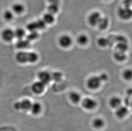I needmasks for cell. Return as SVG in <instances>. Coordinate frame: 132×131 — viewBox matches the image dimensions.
Returning a JSON list of instances; mask_svg holds the SVG:
<instances>
[{
    "mask_svg": "<svg viewBox=\"0 0 132 131\" xmlns=\"http://www.w3.org/2000/svg\"><path fill=\"white\" fill-rule=\"evenodd\" d=\"M15 59L19 63H32L37 61L38 55L34 52L21 51L16 54Z\"/></svg>",
    "mask_w": 132,
    "mask_h": 131,
    "instance_id": "6da1fadb",
    "label": "cell"
},
{
    "mask_svg": "<svg viewBox=\"0 0 132 131\" xmlns=\"http://www.w3.org/2000/svg\"><path fill=\"white\" fill-rule=\"evenodd\" d=\"M117 13L118 17L121 19L123 21H128L132 17V9L130 8L121 6L118 8Z\"/></svg>",
    "mask_w": 132,
    "mask_h": 131,
    "instance_id": "7a4b0ae2",
    "label": "cell"
},
{
    "mask_svg": "<svg viewBox=\"0 0 132 131\" xmlns=\"http://www.w3.org/2000/svg\"><path fill=\"white\" fill-rule=\"evenodd\" d=\"M102 16L100 12L98 11L93 12L90 14L88 17V24L92 27L97 26Z\"/></svg>",
    "mask_w": 132,
    "mask_h": 131,
    "instance_id": "3957f363",
    "label": "cell"
},
{
    "mask_svg": "<svg viewBox=\"0 0 132 131\" xmlns=\"http://www.w3.org/2000/svg\"><path fill=\"white\" fill-rule=\"evenodd\" d=\"M32 104L30 100L28 99H24L15 103L14 108L17 110L28 111L30 110Z\"/></svg>",
    "mask_w": 132,
    "mask_h": 131,
    "instance_id": "277c9868",
    "label": "cell"
},
{
    "mask_svg": "<svg viewBox=\"0 0 132 131\" xmlns=\"http://www.w3.org/2000/svg\"><path fill=\"white\" fill-rule=\"evenodd\" d=\"M58 42L60 46L63 48H67L70 46L72 43V39L69 35H63L59 38Z\"/></svg>",
    "mask_w": 132,
    "mask_h": 131,
    "instance_id": "5b68a950",
    "label": "cell"
},
{
    "mask_svg": "<svg viewBox=\"0 0 132 131\" xmlns=\"http://www.w3.org/2000/svg\"><path fill=\"white\" fill-rule=\"evenodd\" d=\"M1 36L5 41L10 42L15 38L14 31L10 28L5 29L2 31Z\"/></svg>",
    "mask_w": 132,
    "mask_h": 131,
    "instance_id": "8992f818",
    "label": "cell"
},
{
    "mask_svg": "<svg viewBox=\"0 0 132 131\" xmlns=\"http://www.w3.org/2000/svg\"><path fill=\"white\" fill-rule=\"evenodd\" d=\"M101 82L99 76H93L88 79L87 82V87L90 89H96L100 86Z\"/></svg>",
    "mask_w": 132,
    "mask_h": 131,
    "instance_id": "52a82bcc",
    "label": "cell"
},
{
    "mask_svg": "<svg viewBox=\"0 0 132 131\" xmlns=\"http://www.w3.org/2000/svg\"><path fill=\"white\" fill-rule=\"evenodd\" d=\"M82 106L85 109L91 110L94 109L97 105L95 100L91 98H85L82 101Z\"/></svg>",
    "mask_w": 132,
    "mask_h": 131,
    "instance_id": "ba28073f",
    "label": "cell"
},
{
    "mask_svg": "<svg viewBox=\"0 0 132 131\" xmlns=\"http://www.w3.org/2000/svg\"><path fill=\"white\" fill-rule=\"evenodd\" d=\"M38 78L39 81L45 85L48 84L51 79V76L50 73L46 71H42L39 72Z\"/></svg>",
    "mask_w": 132,
    "mask_h": 131,
    "instance_id": "9c48e42d",
    "label": "cell"
},
{
    "mask_svg": "<svg viewBox=\"0 0 132 131\" xmlns=\"http://www.w3.org/2000/svg\"><path fill=\"white\" fill-rule=\"evenodd\" d=\"M45 85L40 81L33 83L31 86L32 92L36 94H40L43 92L45 88Z\"/></svg>",
    "mask_w": 132,
    "mask_h": 131,
    "instance_id": "30bf717a",
    "label": "cell"
},
{
    "mask_svg": "<svg viewBox=\"0 0 132 131\" xmlns=\"http://www.w3.org/2000/svg\"><path fill=\"white\" fill-rule=\"evenodd\" d=\"M110 21L108 17L105 16H102L97 26L99 29L101 30H104L108 27Z\"/></svg>",
    "mask_w": 132,
    "mask_h": 131,
    "instance_id": "8fae6325",
    "label": "cell"
},
{
    "mask_svg": "<svg viewBox=\"0 0 132 131\" xmlns=\"http://www.w3.org/2000/svg\"><path fill=\"white\" fill-rule=\"evenodd\" d=\"M42 19L45 22L46 25L52 24H54L55 22V15L47 12L44 14Z\"/></svg>",
    "mask_w": 132,
    "mask_h": 131,
    "instance_id": "7c38bea8",
    "label": "cell"
},
{
    "mask_svg": "<svg viewBox=\"0 0 132 131\" xmlns=\"http://www.w3.org/2000/svg\"><path fill=\"white\" fill-rule=\"evenodd\" d=\"M12 11L13 13L17 14H20L24 11L25 8L24 5L21 3H16L13 4L12 6Z\"/></svg>",
    "mask_w": 132,
    "mask_h": 131,
    "instance_id": "4fadbf2b",
    "label": "cell"
},
{
    "mask_svg": "<svg viewBox=\"0 0 132 131\" xmlns=\"http://www.w3.org/2000/svg\"><path fill=\"white\" fill-rule=\"evenodd\" d=\"M30 42L26 39L19 40H18L15 46L17 48L19 49H24L29 47L30 46Z\"/></svg>",
    "mask_w": 132,
    "mask_h": 131,
    "instance_id": "5bb4252c",
    "label": "cell"
},
{
    "mask_svg": "<svg viewBox=\"0 0 132 131\" xmlns=\"http://www.w3.org/2000/svg\"><path fill=\"white\" fill-rule=\"evenodd\" d=\"M128 113V109L125 106H121L116 109V114L118 118L124 117Z\"/></svg>",
    "mask_w": 132,
    "mask_h": 131,
    "instance_id": "9a60e30c",
    "label": "cell"
},
{
    "mask_svg": "<svg viewBox=\"0 0 132 131\" xmlns=\"http://www.w3.org/2000/svg\"><path fill=\"white\" fill-rule=\"evenodd\" d=\"M121 100L119 98L115 97L112 98L110 101V106L114 109H117L118 108L121 106Z\"/></svg>",
    "mask_w": 132,
    "mask_h": 131,
    "instance_id": "2e32d148",
    "label": "cell"
},
{
    "mask_svg": "<svg viewBox=\"0 0 132 131\" xmlns=\"http://www.w3.org/2000/svg\"><path fill=\"white\" fill-rule=\"evenodd\" d=\"M42 106L41 104L38 102L32 103L30 110L34 115H37L41 110Z\"/></svg>",
    "mask_w": 132,
    "mask_h": 131,
    "instance_id": "e0dca14e",
    "label": "cell"
},
{
    "mask_svg": "<svg viewBox=\"0 0 132 131\" xmlns=\"http://www.w3.org/2000/svg\"><path fill=\"white\" fill-rule=\"evenodd\" d=\"M14 35L15 38L17 39L18 40L22 39L26 35V32L23 29L19 28L14 31Z\"/></svg>",
    "mask_w": 132,
    "mask_h": 131,
    "instance_id": "ac0fdd59",
    "label": "cell"
},
{
    "mask_svg": "<svg viewBox=\"0 0 132 131\" xmlns=\"http://www.w3.org/2000/svg\"><path fill=\"white\" fill-rule=\"evenodd\" d=\"M47 12L55 15L59 11V5L49 4L47 8Z\"/></svg>",
    "mask_w": 132,
    "mask_h": 131,
    "instance_id": "d6986e66",
    "label": "cell"
},
{
    "mask_svg": "<svg viewBox=\"0 0 132 131\" xmlns=\"http://www.w3.org/2000/svg\"><path fill=\"white\" fill-rule=\"evenodd\" d=\"M88 36L84 34H80L77 37V43L81 45H85L88 42Z\"/></svg>",
    "mask_w": 132,
    "mask_h": 131,
    "instance_id": "ffe728a7",
    "label": "cell"
},
{
    "mask_svg": "<svg viewBox=\"0 0 132 131\" xmlns=\"http://www.w3.org/2000/svg\"><path fill=\"white\" fill-rule=\"evenodd\" d=\"M71 101L74 103H78L81 99V96L78 93L75 92H71L69 95Z\"/></svg>",
    "mask_w": 132,
    "mask_h": 131,
    "instance_id": "44dd1931",
    "label": "cell"
},
{
    "mask_svg": "<svg viewBox=\"0 0 132 131\" xmlns=\"http://www.w3.org/2000/svg\"><path fill=\"white\" fill-rule=\"evenodd\" d=\"M116 49L118 51L125 52L128 48L127 42H119L116 45Z\"/></svg>",
    "mask_w": 132,
    "mask_h": 131,
    "instance_id": "7402d4cb",
    "label": "cell"
},
{
    "mask_svg": "<svg viewBox=\"0 0 132 131\" xmlns=\"http://www.w3.org/2000/svg\"><path fill=\"white\" fill-rule=\"evenodd\" d=\"M115 59L119 61H122L125 59L126 55L125 52H121L120 51H116L114 54Z\"/></svg>",
    "mask_w": 132,
    "mask_h": 131,
    "instance_id": "603a6c76",
    "label": "cell"
},
{
    "mask_svg": "<svg viewBox=\"0 0 132 131\" xmlns=\"http://www.w3.org/2000/svg\"><path fill=\"white\" fill-rule=\"evenodd\" d=\"M3 17L5 20L7 21H10L13 17V13L10 10H6L3 14Z\"/></svg>",
    "mask_w": 132,
    "mask_h": 131,
    "instance_id": "cb8c5ba5",
    "label": "cell"
},
{
    "mask_svg": "<svg viewBox=\"0 0 132 131\" xmlns=\"http://www.w3.org/2000/svg\"><path fill=\"white\" fill-rule=\"evenodd\" d=\"M38 37V34L36 31L30 32L29 34L27 35L26 39L30 42L31 41H34Z\"/></svg>",
    "mask_w": 132,
    "mask_h": 131,
    "instance_id": "d4e9b609",
    "label": "cell"
},
{
    "mask_svg": "<svg viewBox=\"0 0 132 131\" xmlns=\"http://www.w3.org/2000/svg\"><path fill=\"white\" fill-rule=\"evenodd\" d=\"M104 124L103 120L100 118H97L94 120L93 122V125L94 126L97 128H100Z\"/></svg>",
    "mask_w": 132,
    "mask_h": 131,
    "instance_id": "484cf974",
    "label": "cell"
},
{
    "mask_svg": "<svg viewBox=\"0 0 132 131\" xmlns=\"http://www.w3.org/2000/svg\"><path fill=\"white\" fill-rule=\"evenodd\" d=\"M97 43L101 47H105L109 44V42L108 39L102 37L98 39L97 41Z\"/></svg>",
    "mask_w": 132,
    "mask_h": 131,
    "instance_id": "4316f807",
    "label": "cell"
},
{
    "mask_svg": "<svg viewBox=\"0 0 132 131\" xmlns=\"http://www.w3.org/2000/svg\"><path fill=\"white\" fill-rule=\"evenodd\" d=\"M27 29L30 32L36 31V30H38L36 22L35 21V22H32L30 23L29 24H28L27 26Z\"/></svg>",
    "mask_w": 132,
    "mask_h": 131,
    "instance_id": "83f0119b",
    "label": "cell"
},
{
    "mask_svg": "<svg viewBox=\"0 0 132 131\" xmlns=\"http://www.w3.org/2000/svg\"><path fill=\"white\" fill-rule=\"evenodd\" d=\"M36 23L37 30H43L46 27V24L43 19H39L35 21Z\"/></svg>",
    "mask_w": 132,
    "mask_h": 131,
    "instance_id": "f1b7e54d",
    "label": "cell"
},
{
    "mask_svg": "<svg viewBox=\"0 0 132 131\" xmlns=\"http://www.w3.org/2000/svg\"><path fill=\"white\" fill-rule=\"evenodd\" d=\"M132 71L131 70L127 69L123 72V76L126 80H130L132 78Z\"/></svg>",
    "mask_w": 132,
    "mask_h": 131,
    "instance_id": "f546056e",
    "label": "cell"
},
{
    "mask_svg": "<svg viewBox=\"0 0 132 131\" xmlns=\"http://www.w3.org/2000/svg\"><path fill=\"white\" fill-rule=\"evenodd\" d=\"M122 4H123L122 6L131 8L132 0H123L122 2Z\"/></svg>",
    "mask_w": 132,
    "mask_h": 131,
    "instance_id": "4dcf8cb0",
    "label": "cell"
},
{
    "mask_svg": "<svg viewBox=\"0 0 132 131\" xmlns=\"http://www.w3.org/2000/svg\"><path fill=\"white\" fill-rule=\"evenodd\" d=\"M99 77L101 80V81H104L107 79V76L105 74H102L100 76H99Z\"/></svg>",
    "mask_w": 132,
    "mask_h": 131,
    "instance_id": "1f68e13d",
    "label": "cell"
},
{
    "mask_svg": "<svg viewBox=\"0 0 132 131\" xmlns=\"http://www.w3.org/2000/svg\"><path fill=\"white\" fill-rule=\"evenodd\" d=\"M49 4H57L59 5L60 0H47Z\"/></svg>",
    "mask_w": 132,
    "mask_h": 131,
    "instance_id": "d6a6232c",
    "label": "cell"
},
{
    "mask_svg": "<svg viewBox=\"0 0 132 131\" xmlns=\"http://www.w3.org/2000/svg\"><path fill=\"white\" fill-rule=\"evenodd\" d=\"M54 76H55L54 78H55V80H56V81H58V80H60L62 76H61L60 73L57 72V73H55V74H54Z\"/></svg>",
    "mask_w": 132,
    "mask_h": 131,
    "instance_id": "836d02e7",
    "label": "cell"
},
{
    "mask_svg": "<svg viewBox=\"0 0 132 131\" xmlns=\"http://www.w3.org/2000/svg\"><path fill=\"white\" fill-rule=\"evenodd\" d=\"M105 1H110V0H104Z\"/></svg>",
    "mask_w": 132,
    "mask_h": 131,
    "instance_id": "e575fe53",
    "label": "cell"
}]
</instances>
